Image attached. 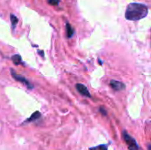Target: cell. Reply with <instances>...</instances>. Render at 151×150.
I'll list each match as a JSON object with an SVG mask.
<instances>
[{"label":"cell","instance_id":"obj_13","mask_svg":"<svg viewBox=\"0 0 151 150\" xmlns=\"http://www.w3.org/2000/svg\"><path fill=\"white\" fill-rule=\"evenodd\" d=\"M148 150H151V144L148 145Z\"/></svg>","mask_w":151,"mask_h":150},{"label":"cell","instance_id":"obj_7","mask_svg":"<svg viewBox=\"0 0 151 150\" xmlns=\"http://www.w3.org/2000/svg\"><path fill=\"white\" fill-rule=\"evenodd\" d=\"M74 34V30L73 28L72 27V26L67 22L66 23V34H67V37L68 38H71Z\"/></svg>","mask_w":151,"mask_h":150},{"label":"cell","instance_id":"obj_6","mask_svg":"<svg viewBox=\"0 0 151 150\" xmlns=\"http://www.w3.org/2000/svg\"><path fill=\"white\" fill-rule=\"evenodd\" d=\"M41 118V113L39 112V111H36V112H35V113H33L32 115H31V117L29 118H27L23 124H26V123H31V122H34L35 120H36V119H39Z\"/></svg>","mask_w":151,"mask_h":150},{"label":"cell","instance_id":"obj_3","mask_svg":"<svg viewBox=\"0 0 151 150\" xmlns=\"http://www.w3.org/2000/svg\"><path fill=\"white\" fill-rule=\"evenodd\" d=\"M11 74H12V76L13 79H15L17 81H19V82L22 83L23 85H25L27 88H29V89H32V88H33L32 84L27 80V79H26V78L23 77L22 75L17 74V73L15 72V71H13L12 69H11Z\"/></svg>","mask_w":151,"mask_h":150},{"label":"cell","instance_id":"obj_8","mask_svg":"<svg viewBox=\"0 0 151 150\" xmlns=\"http://www.w3.org/2000/svg\"><path fill=\"white\" fill-rule=\"evenodd\" d=\"M109 144H102V145H98L96 147H93V148H89L88 150H108L109 148Z\"/></svg>","mask_w":151,"mask_h":150},{"label":"cell","instance_id":"obj_12","mask_svg":"<svg viewBox=\"0 0 151 150\" xmlns=\"http://www.w3.org/2000/svg\"><path fill=\"white\" fill-rule=\"evenodd\" d=\"M99 111L104 115V116H107V111L103 108V107H100V109H99Z\"/></svg>","mask_w":151,"mask_h":150},{"label":"cell","instance_id":"obj_14","mask_svg":"<svg viewBox=\"0 0 151 150\" xmlns=\"http://www.w3.org/2000/svg\"><path fill=\"white\" fill-rule=\"evenodd\" d=\"M39 54H40V55H42V57L44 56V54H43V52H42H42H41V51H39Z\"/></svg>","mask_w":151,"mask_h":150},{"label":"cell","instance_id":"obj_1","mask_svg":"<svg viewBox=\"0 0 151 150\" xmlns=\"http://www.w3.org/2000/svg\"><path fill=\"white\" fill-rule=\"evenodd\" d=\"M149 8L147 5L140 3H131L126 10V19L131 21H137L148 15Z\"/></svg>","mask_w":151,"mask_h":150},{"label":"cell","instance_id":"obj_5","mask_svg":"<svg viewBox=\"0 0 151 150\" xmlns=\"http://www.w3.org/2000/svg\"><path fill=\"white\" fill-rule=\"evenodd\" d=\"M76 89L77 91L83 96H86V97H91V95L88 91V89L83 85V84H76Z\"/></svg>","mask_w":151,"mask_h":150},{"label":"cell","instance_id":"obj_9","mask_svg":"<svg viewBox=\"0 0 151 150\" xmlns=\"http://www.w3.org/2000/svg\"><path fill=\"white\" fill-rule=\"evenodd\" d=\"M12 60L13 61V63H14L16 65H19L22 62V60H21V57H20L19 55H18V54H16V55L12 56Z\"/></svg>","mask_w":151,"mask_h":150},{"label":"cell","instance_id":"obj_10","mask_svg":"<svg viewBox=\"0 0 151 150\" xmlns=\"http://www.w3.org/2000/svg\"><path fill=\"white\" fill-rule=\"evenodd\" d=\"M10 19H11V22H12V29H14L16 25L18 24V18L14 14L12 13L10 16Z\"/></svg>","mask_w":151,"mask_h":150},{"label":"cell","instance_id":"obj_4","mask_svg":"<svg viewBox=\"0 0 151 150\" xmlns=\"http://www.w3.org/2000/svg\"><path fill=\"white\" fill-rule=\"evenodd\" d=\"M110 86L111 87V88L115 91H122L126 88V86L123 82L118 81V80H111L110 82Z\"/></svg>","mask_w":151,"mask_h":150},{"label":"cell","instance_id":"obj_2","mask_svg":"<svg viewBox=\"0 0 151 150\" xmlns=\"http://www.w3.org/2000/svg\"><path fill=\"white\" fill-rule=\"evenodd\" d=\"M122 137L125 141V142L127 143V148H128V150H139L140 148H139V145L138 143L136 142V141L130 135L127 133V132L126 130L123 131L122 133Z\"/></svg>","mask_w":151,"mask_h":150},{"label":"cell","instance_id":"obj_11","mask_svg":"<svg viewBox=\"0 0 151 150\" xmlns=\"http://www.w3.org/2000/svg\"><path fill=\"white\" fill-rule=\"evenodd\" d=\"M60 0H48V3L51 5H58L59 4Z\"/></svg>","mask_w":151,"mask_h":150}]
</instances>
